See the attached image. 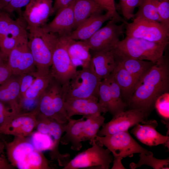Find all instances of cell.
Returning <instances> with one entry per match:
<instances>
[{
  "mask_svg": "<svg viewBox=\"0 0 169 169\" xmlns=\"http://www.w3.org/2000/svg\"><path fill=\"white\" fill-rule=\"evenodd\" d=\"M167 61L154 64L138 79L127 103L130 109L148 115L157 98L168 92L169 72Z\"/></svg>",
  "mask_w": 169,
  "mask_h": 169,
  "instance_id": "obj_1",
  "label": "cell"
},
{
  "mask_svg": "<svg viewBox=\"0 0 169 169\" xmlns=\"http://www.w3.org/2000/svg\"><path fill=\"white\" fill-rule=\"evenodd\" d=\"M11 165L19 169H48L52 167L44 154L37 151L27 137L14 136L5 144Z\"/></svg>",
  "mask_w": 169,
  "mask_h": 169,
  "instance_id": "obj_2",
  "label": "cell"
},
{
  "mask_svg": "<svg viewBox=\"0 0 169 169\" xmlns=\"http://www.w3.org/2000/svg\"><path fill=\"white\" fill-rule=\"evenodd\" d=\"M28 44L32 55L36 72H50L52 52L58 38L57 34L44 32L41 28L29 30Z\"/></svg>",
  "mask_w": 169,
  "mask_h": 169,
  "instance_id": "obj_3",
  "label": "cell"
},
{
  "mask_svg": "<svg viewBox=\"0 0 169 169\" xmlns=\"http://www.w3.org/2000/svg\"><path fill=\"white\" fill-rule=\"evenodd\" d=\"M101 80L91 63L88 67L77 70L73 77L62 85L64 101L75 99L98 100L99 88Z\"/></svg>",
  "mask_w": 169,
  "mask_h": 169,
  "instance_id": "obj_4",
  "label": "cell"
},
{
  "mask_svg": "<svg viewBox=\"0 0 169 169\" xmlns=\"http://www.w3.org/2000/svg\"><path fill=\"white\" fill-rule=\"evenodd\" d=\"M168 44L152 42L126 36L123 39L120 40L114 48L128 56L156 64L164 61V51Z\"/></svg>",
  "mask_w": 169,
  "mask_h": 169,
  "instance_id": "obj_5",
  "label": "cell"
},
{
  "mask_svg": "<svg viewBox=\"0 0 169 169\" xmlns=\"http://www.w3.org/2000/svg\"><path fill=\"white\" fill-rule=\"evenodd\" d=\"M95 139L97 142L110 151L114 159L121 160L125 157L132 156L134 154H148L151 152L139 145L128 131L104 136H97Z\"/></svg>",
  "mask_w": 169,
  "mask_h": 169,
  "instance_id": "obj_6",
  "label": "cell"
},
{
  "mask_svg": "<svg viewBox=\"0 0 169 169\" xmlns=\"http://www.w3.org/2000/svg\"><path fill=\"white\" fill-rule=\"evenodd\" d=\"M70 39L69 36L58 35L52 52L50 73L53 78L62 85L69 81L77 70L72 64L68 52Z\"/></svg>",
  "mask_w": 169,
  "mask_h": 169,
  "instance_id": "obj_7",
  "label": "cell"
},
{
  "mask_svg": "<svg viewBox=\"0 0 169 169\" xmlns=\"http://www.w3.org/2000/svg\"><path fill=\"white\" fill-rule=\"evenodd\" d=\"M92 146L76 156L63 168V169H78L99 168L108 169L114 159L113 156L107 148L96 140Z\"/></svg>",
  "mask_w": 169,
  "mask_h": 169,
  "instance_id": "obj_8",
  "label": "cell"
},
{
  "mask_svg": "<svg viewBox=\"0 0 169 169\" xmlns=\"http://www.w3.org/2000/svg\"><path fill=\"white\" fill-rule=\"evenodd\" d=\"M126 37L151 42L169 43V30L159 22L136 17L125 24Z\"/></svg>",
  "mask_w": 169,
  "mask_h": 169,
  "instance_id": "obj_9",
  "label": "cell"
},
{
  "mask_svg": "<svg viewBox=\"0 0 169 169\" xmlns=\"http://www.w3.org/2000/svg\"><path fill=\"white\" fill-rule=\"evenodd\" d=\"M115 20H109L88 39L83 41L92 52L100 51L114 47L120 40L124 31L125 24L118 25Z\"/></svg>",
  "mask_w": 169,
  "mask_h": 169,
  "instance_id": "obj_10",
  "label": "cell"
},
{
  "mask_svg": "<svg viewBox=\"0 0 169 169\" xmlns=\"http://www.w3.org/2000/svg\"><path fill=\"white\" fill-rule=\"evenodd\" d=\"M148 115L138 110L130 109L124 110L113 117L109 122L104 123L99 130L97 136H104L128 131L131 127L147 120Z\"/></svg>",
  "mask_w": 169,
  "mask_h": 169,
  "instance_id": "obj_11",
  "label": "cell"
},
{
  "mask_svg": "<svg viewBox=\"0 0 169 169\" xmlns=\"http://www.w3.org/2000/svg\"><path fill=\"white\" fill-rule=\"evenodd\" d=\"M37 122L36 127L37 131L49 135L54 140L55 146L50 153L51 159L57 161L59 164L64 163L69 159V155L68 153H60L59 147L61 138L64 133L68 122L61 123L54 119L40 116H37Z\"/></svg>",
  "mask_w": 169,
  "mask_h": 169,
  "instance_id": "obj_12",
  "label": "cell"
},
{
  "mask_svg": "<svg viewBox=\"0 0 169 169\" xmlns=\"http://www.w3.org/2000/svg\"><path fill=\"white\" fill-rule=\"evenodd\" d=\"M53 0H31L26 6L22 16L28 30L41 28L54 13Z\"/></svg>",
  "mask_w": 169,
  "mask_h": 169,
  "instance_id": "obj_13",
  "label": "cell"
},
{
  "mask_svg": "<svg viewBox=\"0 0 169 169\" xmlns=\"http://www.w3.org/2000/svg\"><path fill=\"white\" fill-rule=\"evenodd\" d=\"M38 110L13 115L0 133L14 136L27 137L33 132L37 122Z\"/></svg>",
  "mask_w": 169,
  "mask_h": 169,
  "instance_id": "obj_14",
  "label": "cell"
},
{
  "mask_svg": "<svg viewBox=\"0 0 169 169\" xmlns=\"http://www.w3.org/2000/svg\"><path fill=\"white\" fill-rule=\"evenodd\" d=\"M28 42L20 43L10 53L7 64L13 75L18 76L36 71Z\"/></svg>",
  "mask_w": 169,
  "mask_h": 169,
  "instance_id": "obj_15",
  "label": "cell"
},
{
  "mask_svg": "<svg viewBox=\"0 0 169 169\" xmlns=\"http://www.w3.org/2000/svg\"><path fill=\"white\" fill-rule=\"evenodd\" d=\"M74 0L69 5L58 10L54 19L42 27V30L59 36H69L74 29Z\"/></svg>",
  "mask_w": 169,
  "mask_h": 169,
  "instance_id": "obj_16",
  "label": "cell"
},
{
  "mask_svg": "<svg viewBox=\"0 0 169 169\" xmlns=\"http://www.w3.org/2000/svg\"><path fill=\"white\" fill-rule=\"evenodd\" d=\"M141 123L134 125L131 131L140 141L150 146L163 144L169 148V137L156 131L158 124L156 120H147Z\"/></svg>",
  "mask_w": 169,
  "mask_h": 169,
  "instance_id": "obj_17",
  "label": "cell"
},
{
  "mask_svg": "<svg viewBox=\"0 0 169 169\" xmlns=\"http://www.w3.org/2000/svg\"><path fill=\"white\" fill-rule=\"evenodd\" d=\"M64 105L69 118L81 115L84 118L91 115H100L107 110L100 103L98 100L93 99H75L65 100Z\"/></svg>",
  "mask_w": 169,
  "mask_h": 169,
  "instance_id": "obj_18",
  "label": "cell"
},
{
  "mask_svg": "<svg viewBox=\"0 0 169 169\" xmlns=\"http://www.w3.org/2000/svg\"><path fill=\"white\" fill-rule=\"evenodd\" d=\"M113 17V14L109 12L105 14L92 15L73 30L69 37L76 40H85L100 29L105 22L112 19Z\"/></svg>",
  "mask_w": 169,
  "mask_h": 169,
  "instance_id": "obj_19",
  "label": "cell"
},
{
  "mask_svg": "<svg viewBox=\"0 0 169 169\" xmlns=\"http://www.w3.org/2000/svg\"><path fill=\"white\" fill-rule=\"evenodd\" d=\"M84 118L68 119L66 125L65 134L61 138L60 143L63 145L71 144V149L79 151L82 147V142L85 141L86 129Z\"/></svg>",
  "mask_w": 169,
  "mask_h": 169,
  "instance_id": "obj_20",
  "label": "cell"
},
{
  "mask_svg": "<svg viewBox=\"0 0 169 169\" xmlns=\"http://www.w3.org/2000/svg\"><path fill=\"white\" fill-rule=\"evenodd\" d=\"M0 102L14 114L20 112L19 76L12 75L0 85Z\"/></svg>",
  "mask_w": 169,
  "mask_h": 169,
  "instance_id": "obj_21",
  "label": "cell"
},
{
  "mask_svg": "<svg viewBox=\"0 0 169 169\" xmlns=\"http://www.w3.org/2000/svg\"><path fill=\"white\" fill-rule=\"evenodd\" d=\"M114 48L92 52L91 54V64L95 72L101 80L109 76L116 66Z\"/></svg>",
  "mask_w": 169,
  "mask_h": 169,
  "instance_id": "obj_22",
  "label": "cell"
},
{
  "mask_svg": "<svg viewBox=\"0 0 169 169\" xmlns=\"http://www.w3.org/2000/svg\"><path fill=\"white\" fill-rule=\"evenodd\" d=\"M68 52L73 65L82 68L90 66L91 59L90 49L83 41L70 40L68 48Z\"/></svg>",
  "mask_w": 169,
  "mask_h": 169,
  "instance_id": "obj_23",
  "label": "cell"
},
{
  "mask_svg": "<svg viewBox=\"0 0 169 169\" xmlns=\"http://www.w3.org/2000/svg\"><path fill=\"white\" fill-rule=\"evenodd\" d=\"M116 60L120 62L123 67L137 80L154 64L153 62L140 60L125 55L113 48Z\"/></svg>",
  "mask_w": 169,
  "mask_h": 169,
  "instance_id": "obj_24",
  "label": "cell"
},
{
  "mask_svg": "<svg viewBox=\"0 0 169 169\" xmlns=\"http://www.w3.org/2000/svg\"><path fill=\"white\" fill-rule=\"evenodd\" d=\"M115 60L116 66L112 74L120 88L122 99L127 104L138 80Z\"/></svg>",
  "mask_w": 169,
  "mask_h": 169,
  "instance_id": "obj_25",
  "label": "cell"
},
{
  "mask_svg": "<svg viewBox=\"0 0 169 169\" xmlns=\"http://www.w3.org/2000/svg\"><path fill=\"white\" fill-rule=\"evenodd\" d=\"M104 11L95 0H74V29L92 15L103 13Z\"/></svg>",
  "mask_w": 169,
  "mask_h": 169,
  "instance_id": "obj_26",
  "label": "cell"
},
{
  "mask_svg": "<svg viewBox=\"0 0 169 169\" xmlns=\"http://www.w3.org/2000/svg\"><path fill=\"white\" fill-rule=\"evenodd\" d=\"M52 104L55 112L56 120L61 123H67L68 117L65 110L62 85L53 78Z\"/></svg>",
  "mask_w": 169,
  "mask_h": 169,
  "instance_id": "obj_27",
  "label": "cell"
},
{
  "mask_svg": "<svg viewBox=\"0 0 169 169\" xmlns=\"http://www.w3.org/2000/svg\"><path fill=\"white\" fill-rule=\"evenodd\" d=\"M52 79L50 72L46 74H40L36 72L35 79L26 91L20 103L24 100H39Z\"/></svg>",
  "mask_w": 169,
  "mask_h": 169,
  "instance_id": "obj_28",
  "label": "cell"
},
{
  "mask_svg": "<svg viewBox=\"0 0 169 169\" xmlns=\"http://www.w3.org/2000/svg\"><path fill=\"white\" fill-rule=\"evenodd\" d=\"M140 159L136 163L132 162L130 164V168L134 169L145 165L151 167L154 169H169V159L167 158L160 159L155 158L153 153L147 154L140 153Z\"/></svg>",
  "mask_w": 169,
  "mask_h": 169,
  "instance_id": "obj_29",
  "label": "cell"
},
{
  "mask_svg": "<svg viewBox=\"0 0 169 169\" xmlns=\"http://www.w3.org/2000/svg\"><path fill=\"white\" fill-rule=\"evenodd\" d=\"M30 136V141L37 151L41 152L47 150L51 151L54 148V140L49 135L37 131L33 132Z\"/></svg>",
  "mask_w": 169,
  "mask_h": 169,
  "instance_id": "obj_30",
  "label": "cell"
},
{
  "mask_svg": "<svg viewBox=\"0 0 169 169\" xmlns=\"http://www.w3.org/2000/svg\"><path fill=\"white\" fill-rule=\"evenodd\" d=\"M106 79L110 86L111 97L115 115L125 110V108L127 106V104L123 100L120 88L112 73Z\"/></svg>",
  "mask_w": 169,
  "mask_h": 169,
  "instance_id": "obj_31",
  "label": "cell"
},
{
  "mask_svg": "<svg viewBox=\"0 0 169 169\" xmlns=\"http://www.w3.org/2000/svg\"><path fill=\"white\" fill-rule=\"evenodd\" d=\"M27 27L26 22L21 15L16 20L13 19L9 26L7 36H11L21 41H28Z\"/></svg>",
  "mask_w": 169,
  "mask_h": 169,
  "instance_id": "obj_32",
  "label": "cell"
},
{
  "mask_svg": "<svg viewBox=\"0 0 169 169\" xmlns=\"http://www.w3.org/2000/svg\"><path fill=\"white\" fill-rule=\"evenodd\" d=\"M98 101L113 117L115 115L110 86L106 78L102 80L100 82L99 88Z\"/></svg>",
  "mask_w": 169,
  "mask_h": 169,
  "instance_id": "obj_33",
  "label": "cell"
},
{
  "mask_svg": "<svg viewBox=\"0 0 169 169\" xmlns=\"http://www.w3.org/2000/svg\"><path fill=\"white\" fill-rule=\"evenodd\" d=\"M140 17L160 22L156 0H142L135 18Z\"/></svg>",
  "mask_w": 169,
  "mask_h": 169,
  "instance_id": "obj_34",
  "label": "cell"
},
{
  "mask_svg": "<svg viewBox=\"0 0 169 169\" xmlns=\"http://www.w3.org/2000/svg\"><path fill=\"white\" fill-rule=\"evenodd\" d=\"M154 106L159 115L165 120L169 121V93L164 92L156 100Z\"/></svg>",
  "mask_w": 169,
  "mask_h": 169,
  "instance_id": "obj_35",
  "label": "cell"
},
{
  "mask_svg": "<svg viewBox=\"0 0 169 169\" xmlns=\"http://www.w3.org/2000/svg\"><path fill=\"white\" fill-rule=\"evenodd\" d=\"M23 41L10 36L4 37L0 42V52L7 61L11 51L20 43Z\"/></svg>",
  "mask_w": 169,
  "mask_h": 169,
  "instance_id": "obj_36",
  "label": "cell"
},
{
  "mask_svg": "<svg viewBox=\"0 0 169 169\" xmlns=\"http://www.w3.org/2000/svg\"><path fill=\"white\" fill-rule=\"evenodd\" d=\"M160 23L169 30V0H156Z\"/></svg>",
  "mask_w": 169,
  "mask_h": 169,
  "instance_id": "obj_37",
  "label": "cell"
},
{
  "mask_svg": "<svg viewBox=\"0 0 169 169\" xmlns=\"http://www.w3.org/2000/svg\"><path fill=\"white\" fill-rule=\"evenodd\" d=\"M96 3L104 10L111 13L113 15L112 19L116 22H121L126 24L125 21L118 14L116 11L115 0H95Z\"/></svg>",
  "mask_w": 169,
  "mask_h": 169,
  "instance_id": "obj_38",
  "label": "cell"
},
{
  "mask_svg": "<svg viewBox=\"0 0 169 169\" xmlns=\"http://www.w3.org/2000/svg\"><path fill=\"white\" fill-rule=\"evenodd\" d=\"M19 76L20 84V102L25 93L30 87L36 77V71Z\"/></svg>",
  "mask_w": 169,
  "mask_h": 169,
  "instance_id": "obj_39",
  "label": "cell"
},
{
  "mask_svg": "<svg viewBox=\"0 0 169 169\" xmlns=\"http://www.w3.org/2000/svg\"><path fill=\"white\" fill-rule=\"evenodd\" d=\"M142 0H127L122 8L120 10L124 17L127 20L135 18L134 11L136 8L140 5Z\"/></svg>",
  "mask_w": 169,
  "mask_h": 169,
  "instance_id": "obj_40",
  "label": "cell"
},
{
  "mask_svg": "<svg viewBox=\"0 0 169 169\" xmlns=\"http://www.w3.org/2000/svg\"><path fill=\"white\" fill-rule=\"evenodd\" d=\"M12 20L9 13L3 10L0 12V42L7 36L9 26Z\"/></svg>",
  "mask_w": 169,
  "mask_h": 169,
  "instance_id": "obj_41",
  "label": "cell"
},
{
  "mask_svg": "<svg viewBox=\"0 0 169 169\" xmlns=\"http://www.w3.org/2000/svg\"><path fill=\"white\" fill-rule=\"evenodd\" d=\"M31 1L12 0L2 10L9 14L11 13L14 11H18L20 13L21 8L27 5Z\"/></svg>",
  "mask_w": 169,
  "mask_h": 169,
  "instance_id": "obj_42",
  "label": "cell"
},
{
  "mask_svg": "<svg viewBox=\"0 0 169 169\" xmlns=\"http://www.w3.org/2000/svg\"><path fill=\"white\" fill-rule=\"evenodd\" d=\"M14 114H15L0 102V133L11 117Z\"/></svg>",
  "mask_w": 169,
  "mask_h": 169,
  "instance_id": "obj_43",
  "label": "cell"
},
{
  "mask_svg": "<svg viewBox=\"0 0 169 169\" xmlns=\"http://www.w3.org/2000/svg\"><path fill=\"white\" fill-rule=\"evenodd\" d=\"M13 75L7 63L0 66V85Z\"/></svg>",
  "mask_w": 169,
  "mask_h": 169,
  "instance_id": "obj_44",
  "label": "cell"
},
{
  "mask_svg": "<svg viewBox=\"0 0 169 169\" xmlns=\"http://www.w3.org/2000/svg\"><path fill=\"white\" fill-rule=\"evenodd\" d=\"M74 0H55L53 4V8L54 12L59 9L68 6Z\"/></svg>",
  "mask_w": 169,
  "mask_h": 169,
  "instance_id": "obj_45",
  "label": "cell"
},
{
  "mask_svg": "<svg viewBox=\"0 0 169 169\" xmlns=\"http://www.w3.org/2000/svg\"><path fill=\"white\" fill-rule=\"evenodd\" d=\"M12 168V166L4 156H0V169H9Z\"/></svg>",
  "mask_w": 169,
  "mask_h": 169,
  "instance_id": "obj_46",
  "label": "cell"
},
{
  "mask_svg": "<svg viewBox=\"0 0 169 169\" xmlns=\"http://www.w3.org/2000/svg\"><path fill=\"white\" fill-rule=\"evenodd\" d=\"M112 162L113 166L111 168L112 169H126L122 164L121 160L114 159Z\"/></svg>",
  "mask_w": 169,
  "mask_h": 169,
  "instance_id": "obj_47",
  "label": "cell"
},
{
  "mask_svg": "<svg viewBox=\"0 0 169 169\" xmlns=\"http://www.w3.org/2000/svg\"><path fill=\"white\" fill-rule=\"evenodd\" d=\"M12 0H0V7L3 9L6 7Z\"/></svg>",
  "mask_w": 169,
  "mask_h": 169,
  "instance_id": "obj_48",
  "label": "cell"
},
{
  "mask_svg": "<svg viewBox=\"0 0 169 169\" xmlns=\"http://www.w3.org/2000/svg\"><path fill=\"white\" fill-rule=\"evenodd\" d=\"M126 1L127 0H119L118 7L120 10L124 7Z\"/></svg>",
  "mask_w": 169,
  "mask_h": 169,
  "instance_id": "obj_49",
  "label": "cell"
},
{
  "mask_svg": "<svg viewBox=\"0 0 169 169\" xmlns=\"http://www.w3.org/2000/svg\"><path fill=\"white\" fill-rule=\"evenodd\" d=\"M7 63V61L4 58L0 52V66Z\"/></svg>",
  "mask_w": 169,
  "mask_h": 169,
  "instance_id": "obj_50",
  "label": "cell"
},
{
  "mask_svg": "<svg viewBox=\"0 0 169 169\" xmlns=\"http://www.w3.org/2000/svg\"><path fill=\"white\" fill-rule=\"evenodd\" d=\"M2 10V9H1V8H0V12Z\"/></svg>",
  "mask_w": 169,
  "mask_h": 169,
  "instance_id": "obj_51",
  "label": "cell"
}]
</instances>
